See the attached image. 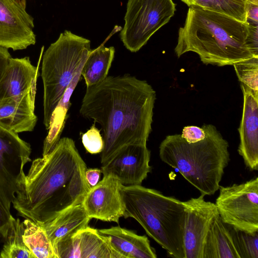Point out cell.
<instances>
[{
  "label": "cell",
  "instance_id": "obj_1",
  "mask_svg": "<svg viewBox=\"0 0 258 258\" xmlns=\"http://www.w3.org/2000/svg\"><path fill=\"white\" fill-rule=\"evenodd\" d=\"M156 92L146 81L130 75L107 76L87 87L80 113L103 132L100 162L129 144H147L152 131Z\"/></svg>",
  "mask_w": 258,
  "mask_h": 258
},
{
  "label": "cell",
  "instance_id": "obj_2",
  "mask_svg": "<svg viewBox=\"0 0 258 258\" xmlns=\"http://www.w3.org/2000/svg\"><path fill=\"white\" fill-rule=\"evenodd\" d=\"M74 140L60 138L49 154L33 161L12 204L18 214L43 225L80 204L91 186Z\"/></svg>",
  "mask_w": 258,
  "mask_h": 258
},
{
  "label": "cell",
  "instance_id": "obj_3",
  "mask_svg": "<svg viewBox=\"0 0 258 258\" xmlns=\"http://www.w3.org/2000/svg\"><path fill=\"white\" fill-rule=\"evenodd\" d=\"M248 35L246 23L191 6L184 26L179 29L174 51L178 57L187 52H195L206 64L233 65L254 56Z\"/></svg>",
  "mask_w": 258,
  "mask_h": 258
},
{
  "label": "cell",
  "instance_id": "obj_4",
  "mask_svg": "<svg viewBox=\"0 0 258 258\" xmlns=\"http://www.w3.org/2000/svg\"><path fill=\"white\" fill-rule=\"evenodd\" d=\"M202 126L206 137L196 143H187L180 134L166 136L159 146V156L205 196L219 189L230 159L228 143L216 127Z\"/></svg>",
  "mask_w": 258,
  "mask_h": 258
},
{
  "label": "cell",
  "instance_id": "obj_5",
  "mask_svg": "<svg viewBox=\"0 0 258 258\" xmlns=\"http://www.w3.org/2000/svg\"><path fill=\"white\" fill-rule=\"evenodd\" d=\"M121 193L123 217L135 219L170 256L184 258L183 202L141 185H123Z\"/></svg>",
  "mask_w": 258,
  "mask_h": 258
},
{
  "label": "cell",
  "instance_id": "obj_6",
  "mask_svg": "<svg viewBox=\"0 0 258 258\" xmlns=\"http://www.w3.org/2000/svg\"><path fill=\"white\" fill-rule=\"evenodd\" d=\"M90 43L89 39L66 30L44 53L41 76L44 88L43 123L47 130L65 90L91 50Z\"/></svg>",
  "mask_w": 258,
  "mask_h": 258
},
{
  "label": "cell",
  "instance_id": "obj_7",
  "mask_svg": "<svg viewBox=\"0 0 258 258\" xmlns=\"http://www.w3.org/2000/svg\"><path fill=\"white\" fill-rule=\"evenodd\" d=\"M175 11L172 0H128L120 33L124 46L133 52L139 51L169 21Z\"/></svg>",
  "mask_w": 258,
  "mask_h": 258
},
{
  "label": "cell",
  "instance_id": "obj_8",
  "mask_svg": "<svg viewBox=\"0 0 258 258\" xmlns=\"http://www.w3.org/2000/svg\"><path fill=\"white\" fill-rule=\"evenodd\" d=\"M219 189L215 204L223 222L249 233L258 232V178L220 185Z\"/></svg>",
  "mask_w": 258,
  "mask_h": 258
},
{
  "label": "cell",
  "instance_id": "obj_9",
  "mask_svg": "<svg viewBox=\"0 0 258 258\" xmlns=\"http://www.w3.org/2000/svg\"><path fill=\"white\" fill-rule=\"evenodd\" d=\"M31 149L18 133L0 125V199L10 207L25 175L24 167L31 161Z\"/></svg>",
  "mask_w": 258,
  "mask_h": 258
},
{
  "label": "cell",
  "instance_id": "obj_10",
  "mask_svg": "<svg viewBox=\"0 0 258 258\" xmlns=\"http://www.w3.org/2000/svg\"><path fill=\"white\" fill-rule=\"evenodd\" d=\"M26 0H0V46L23 50L36 43L34 19Z\"/></svg>",
  "mask_w": 258,
  "mask_h": 258
},
{
  "label": "cell",
  "instance_id": "obj_11",
  "mask_svg": "<svg viewBox=\"0 0 258 258\" xmlns=\"http://www.w3.org/2000/svg\"><path fill=\"white\" fill-rule=\"evenodd\" d=\"M204 196L183 202L185 219L183 228L184 258H203L206 236L218 213L216 205L206 201Z\"/></svg>",
  "mask_w": 258,
  "mask_h": 258
},
{
  "label": "cell",
  "instance_id": "obj_12",
  "mask_svg": "<svg viewBox=\"0 0 258 258\" xmlns=\"http://www.w3.org/2000/svg\"><path fill=\"white\" fill-rule=\"evenodd\" d=\"M151 152L147 144H129L121 148L102 164L103 175L110 174L124 185H141L151 172Z\"/></svg>",
  "mask_w": 258,
  "mask_h": 258
},
{
  "label": "cell",
  "instance_id": "obj_13",
  "mask_svg": "<svg viewBox=\"0 0 258 258\" xmlns=\"http://www.w3.org/2000/svg\"><path fill=\"white\" fill-rule=\"evenodd\" d=\"M122 185L115 177L108 174L91 187L81 203L89 217L118 223L124 211Z\"/></svg>",
  "mask_w": 258,
  "mask_h": 258
},
{
  "label": "cell",
  "instance_id": "obj_14",
  "mask_svg": "<svg viewBox=\"0 0 258 258\" xmlns=\"http://www.w3.org/2000/svg\"><path fill=\"white\" fill-rule=\"evenodd\" d=\"M53 248L57 258H124L98 229L88 226L58 242Z\"/></svg>",
  "mask_w": 258,
  "mask_h": 258
},
{
  "label": "cell",
  "instance_id": "obj_15",
  "mask_svg": "<svg viewBox=\"0 0 258 258\" xmlns=\"http://www.w3.org/2000/svg\"><path fill=\"white\" fill-rule=\"evenodd\" d=\"M243 96L242 117L238 128L239 154L251 171L258 169V92L240 83Z\"/></svg>",
  "mask_w": 258,
  "mask_h": 258
},
{
  "label": "cell",
  "instance_id": "obj_16",
  "mask_svg": "<svg viewBox=\"0 0 258 258\" xmlns=\"http://www.w3.org/2000/svg\"><path fill=\"white\" fill-rule=\"evenodd\" d=\"M39 62L37 67L29 57L12 58L0 80V100L18 98L36 91Z\"/></svg>",
  "mask_w": 258,
  "mask_h": 258
},
{
  "label": "cell",
  "instance_id": "obj_17",
  "mask_svg": "<svg viewBox=\"0 0 258 258\" xmlns=\"http://www.w3.org/2000/svg\"><path fill=\"white\" fill-rule=\"evenodd\" d=\"M36 91L21 98L0 100V125L16 133L32 131L37 121L34 114Z\"/></svg>",
  "mask_w": 258,
  "mask_h": 258
},
{
  "label": "cell",
  "instance_id": "obj_18",
  "mask_svg": "<svg viewBox=\"0 0 258 258\" xmlns=\"http://www.w3.org/2000/svg\"><path fill=\"white\" fill-rule=\"evenodd\" d=\"M98 230L124 258L157 257L155 249L151 246L145 235H138L133 231L120 226Z\"/></svg>",
  "mask_w": 258,
  "mask_h": 258
},
{
  "label": "cell",
  "instance_id": "obj_19",
  "mask_svg": "<svg viewBox=\"0 0 258 258\" xmlns=\"http://www.w3.org/2000/svg\"><path fill=\"white\" fill-rule=\"evenodd\" d=\"M91 219L80 204L70 208L42 226L54 247L58 242L88 226Z\"/></svg>",
  "mask_w": 258,
  "mask_h": 258
},
{
  "label": "cell",
  "instance_id": "obj_20",
  "mask_svg": "<svg viewBox=\"0 0 258 258\" xmlns=\"http://www.w3.org/2000/svg\"><path fill=\"white\" fill-rule=\"evenodd\" d=\"M203 258H240L228 225L223 222L218 212L214 217L206 236Z\"/></svg>",
  "mask_w": 258,
  "mask_h": 258
},
{
  "label": "cell",
  "instance_id": "obj_21",
  "mask_svg": "<svg viewBox=\"0 0 258 258\" xmlns=\"http://www.w3.org/2000/svg\"><path fill=\"white\" fill-rule=\"evenodd\" d=\"M115 54L113 46L101 45L90 51L81 70L87 87L97 84L107 77Z\"/></svg>",
  "mask_w": 258,
  "mask_h": 258
},
{
  "label": "cell",
  "instance_id": "obj_22",
  "mask_svg": "<svg viewBox=\"0 0 258 258\" xmlns=\"http://www.w3.org/2000/svg\"><path fill=\"white\" fill-rule=\"evenodd\" d=\"M22 223L23 241L35 258H57L42 225L28 218Z\"/></svg>",
  "mask_w": 258,
  "mask_h": 258
},
{
  "label": "cell",
  "instance_id": "obj_23",
  "mask_svg": "<svg viewBox=\"0 0 258 258\" xmlns=\"http://www.w3.org/2000/svg\"><path fill=\"white\" fill-rule=\"evenodd\" d=\"M23 230L22 222L15 219L4 240L0 258H35L23 241Z\"/></svg>",
  "mask_w": 258,
  "mask_h": 258
},
{
  "label": "cell",
  "instance_id": "obj_24",
  "mask_svg": "<svg viewBox=\"0 0 258 258\" xmlns=\"http://www.w3.org/2000/svg\"><path fill=\"white\" fill-rule=\"evenodd\" d=\"M249 3L250 0H198L194 6L246 23Z\"/></svg>",
  "mask_w": 258,
  "mask_h": 258
},
{
  "label": "cell",
  "instance_id": "obj_25",
  "mask_svg": "<svg viewBox=\"0 0 258 258\" xmlns=\"http://www.w3.org/2000/svg\"><path fill=\"white\" fill-rule=\"evenodd\" d=\"M228 225L239 257L258 258V232L251 234Z\"/></svg>",
  "mask_w": 258,
  "mask_h": 258
},
{
  "label": "cell",
  "instance_id": "obj_26",
  "mask_svg": "<svg viewBox=\"0 0 258 258\" xmlns=\"http://www.w3.org/2000/svg\"><path fill=\"white\" fill-rule=\"evenodd\" d=\"M233 66L239 82L258 92V56L239 61Z\"/></svg>",
  "mask_w": 258,
  "mask_h": 258
},
{
  "label": "cell",
  "instance_id": "obj_27",
  "mask_svg": "<svg viewBox=\"0 0 258 258\" xmlns=\"http://www.w3.org/2000/svg\"><path fill=\"white\" fill-rule=\"evenodd\" d=\"M82 142L86 150L91 154L101 153L104 148V141L95 123L82 135Z\"/></svg>",
  "mask_w": 258,
  "mask_h": 258
},
{
  "label": "cell",
  "instance_id": "obj_28",
  "mask_svg": "<svg viewBox=\"0 0 258 258\" xmlns=\"http://www.w3.org/2000/svg\"><path fill=\"white\" fill-rule=\"evenodd\" d=\"M14 219L0 199V241H4Z\"/></svg>",
  "mask_w": 258,
  "mask_h": 258
},
{
  "label": "cell",
  "instance_id": "obj_29",
  "mask_svg": "<svg viewBox=\"0 0 258 258\" xmlns=\"http://www.w3.org/2000/svg\"><path fill=\"white\" fill-rule=\"evenodd\" d=\"M206 135L202 126L195 125L185 126L183 127L181 136L188 143H194L203 140Z\"/></svg>",
  "mask_w": 258,
  "mask_h": 258
},
{
  "label": "cell",
  "instance_id": "obj_30",
  "mask_svg": "<svg viewBox=\"0 0 258 258\" xmlns=\"http://www.w3.org/2000/svg\"><path fill=\"white\" fill-rule=\"evenodd\" d=\"M101 173V169L87 168L86 169L85 172V178L91 187L95 186L97 184Z\"/></svg>",
  "mask_w": 258,
  "mask_h": 258
},
{
  "label": "cell",
  "instance_id": "obj_31",
  "mask_svg": "<svg viewBox=\"0 0 258 258\" xmlns=\"http://www.w3.org/2000/svg\"><path fill=\"white\" fill-rule=\"evenodd\" d=\"M11 57L8 49L0 46V80Z\"/></svg>",
  "mask_w": 258,
  "mask_h": 258
},
{
  "label": "cell",
  "instance_id": "obj_32",
  "mask_svg": "<svg viewBox=\"0 0 258 258\" xmlns=\"http://www.w3.org/2000/svg\"><path fill=\"white\" fill-rule=\"evenodd\" d=\"M246 23L258 24V5L250 3L247 12Z\"/></svg>",
  "mask_w": 258,
  "mask_h": 258
},
{
  "label": "cell",
  "instance_id": "obj_33",
  "mask_svg": "<svg viewBox=\"0 0 258 258\" xmlns=\"http://www.w3.org/2000/svg\"><path fill=\"white\" fill-rule=\"evenodd\" d=\"M182 2L185 3L187 5V6L190 7L191 6H194L196 2L198 0H181Z\"/></svg>",
  "mask_w": 258,
  "mask_h": 258
}]
</instances>
